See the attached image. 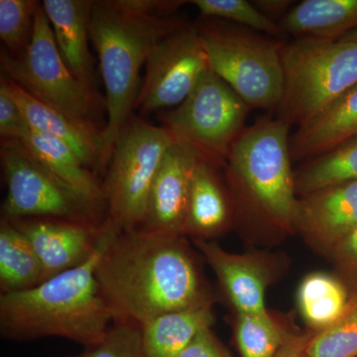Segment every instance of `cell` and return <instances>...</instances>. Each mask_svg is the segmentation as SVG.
<instances>
[{
	"mask_svg": "<svg viewBox=\"0 0 357 357\" xmlns=\"http://www.w3.org/2000/svg\"><path fill=\"white\" fill-rule=\"evenodd\" d=\"M183 236L135 229L112 239L96 279L115 321L141 328L167 312L211 304Z\"/></svg>",
	"mask_w": 357,
	"mask_h": 357,
	"instance_id": "obj_1",
	"label": "cell"
},
{
	"mask_svg": "<svg viewBox=\"0 0 357 357\" xmlns=\"http://www.w3.org/2000/svg\"><path fill=\"white\" fill-rule=\"evenodd\" d=\"M187 1L103 0L93 1L89 18L105 84L107 122L102 130L107 158L130 119L139 93L140 70L159 40L185 24L170 17Z\"/></svg>",
	"mask_w": 357,
	"mask_h": 357,
	"instance_id": "obj_2",
	"label": "cell"
},
{
	"mask_svg": "<svg viewBox=\"0 0 357 357\" xmlns=\"http://www.w3.org/2000/svg\"><path fill=\"white\" fill-rule=\"evenodd\" d=\"M121 229L109 218L100 246L88 260L22 292L0 295V335L7 340L61 337L91 347L115 319L103 298L96 267Z\"/></svg>",
	"mask_w": 357,
	"mask_h": 357,
	"instance_id": "obj_3",
	"label": "cell"
},
{
	"mask_svg": "<svg viewBox=\"0 0 357 357\" xmlns=\"http://www.w3.org/2000/svg\"><path fill=\"white\" fill-rule=\"evenodd\" d=\"M289 130L283 121L263 117L244 129L225 162L239 206L281 229L295 227L299 206Z\"/></svg>",
	"mask_w": 357,
	"mask_h": 357,
	"instance_id": "obj_4",
	"label": "cell"
},
{
	"mask_svg": "<svg viewBox=\"0 0 357 357\" xmlns=\"http://www.w3.org/2000/svg\"><path fill=\"white\" fill-rule=\"evenodd\" d=\"M283 91L276 119L305 126L357 84V43L296 38L282 48Z\"/></svg>",
	"mask_w": 357,
	"mask_h": 357,
	"instance_id": "obj_5",
	"label": "cell"
},
{
	"mask_svg": "<svg viewBox=\"0 0 357 357\" xmlns=\"http://www.w3.org/2000/svg\"><path fill=\"white\" fill-rule=\"evenodd\" d=\"M197 28L211 70L250 109H276L283 91L284 43L223 20L204 21Z\"/></svg>",
	"mask_w": 357,
	"mask_h": 357,
	"instance_id": "obj_6",
	"label": "cell"
},
{
	"mask_svg": "<svg viewBox=\"0 0 357 357\" xmlns=\"http://www.w3.org/2000/svg\"><path fill=\"white\" fill-rule=\"evenodd\" d=\"M174 141L164 126L135 116L122 129L102 182L107 218L121 230L142 225L150 189Z\"/></svg>",
	"mask_w": 357,
	"mask_h": 357,
	"instance_id": "obj_7",
	"label": "cell"
},
{
	"mask_svg": "<svg viewBox=\"0 0 357 357\" xmlns=\"http://www.w3.org/2000/svg\"><path fill=\"white\" fill-rule=\"evenodd\" d=\"M1 69L3 76L40 102L81 126L98 129L95 122L98 100L68 69L42 2L35 15L34 31L27 50L17 57L2 50Z\"/></svg>",
	"mask_w": 357,
	"mask_h": 357,
	"instance_id": "obj_8",
	"label": "cell"
},
{
	"mask_svg": "<svg viewBox=\"0 0 357 357\" xmlns=\"http://www.w3.org/2000/svg\"><path fill=\"white\" fill-rule=\"evenodd\" d=\"M249 110L248 103L211 70L184 102L163 115L162 126L218 167L225 165L245 129Z\"/></svg>",
	"mask_w": 357,
	"mask_h": 357,
	"instance_id": "obj_9",
	"label": "cell"
},
{
	"mask_svg": "<svg viewBox=\"0 0 357 357\" xmlns=\"http://www.w3.org/2000/svg\"><path fill=\"white\" fill-rule=\"evenodd\" d=\"M0 159L7 185L2 218H51L102 225L107 220L69 185L47 170L18 139H1Z\"/></svg>",
	"mask_w": 357,
	"mask_h": 357,
	"instance_id": "obj_10",
	"label": "cell"
},
{
	"mask_svg": "<svg viewBox=\"0 0 357 357\" xmlns=\"http://www.w3.org/2000/svg\"><path fill=\"white\" fill-rule=\"evenodd\" d=\"M145 69L134 109L147 114L184 102L211 70L197 26L184 24L159 40L149 52Z\"/></svg>",
	"mask_w": 357,
	"mask_h": 357,
	"instance_id": "obj_11",
	"label": "cell"
},
{
	"mask_svg": "<svg viewBox=\"0 0 357 357\" xmlns=\"http://www.w3.org/2000/svg\"><path fill=\"white\" fill-rule=\"evenodd\" d=\"M201 160L190 145L174 141L150 189L144 220L139 229L184 236L192 178Z\"/></svg>",
	"mask_w": 357,
	"mask_h": 357,
	"instance_id": "obj_12",
	"label": "cell"
},
{
	"mask_svg": "<svg viewBox=\"0 0 357 357\" xmlns=\"http://www.w3.org/2000/svg\"><path fill=\"white\" fill-rule=\"evenodd\" d=\"M10 222L38 256L45 280L88 261L100 246L105 227V222L95 225L51 218Z\"/></svg>",
	"mask_w": 357,
	"mask_h": 357,
	"instance_id": "obj_13",
	"label": "cell"
},
{
	"mask_svg": "<svg viewBox=\"0 0 357 357\" xmlns=\"http://www.w3.org/2000/svg\"><path fill=\"white\" fill-rule=\"evenodd\" d=\"M0 86L18 103L30 128L63 141L93 172H107L109 160L105 152L102 130L86 128L47 107L3 75Z\"/></svg>",
	"mask_w": 357,
	"mask_h": 357,
	"instance_id": "obj_14",
	"label": "cell"
},
{
	"mask_svg": "<svg viewBox=\"0 0 357 357\" xmlns=\"http://www.w3.org/2000/svg\"><path fill=\"white\" fill-rule=\"evenodd\" d=\"M295 227L317 243L333 248L357 227V181L304 196Z\"/></svg>",
	"mask_w": 357,
	"mask_h": 357,
	"instance_id": "obj_15",
	"label": "cell"
},
{
	"mask_svg": "<svg viewBox=\"0 0 357 357\" xmlns=\"http://www.w3.org/2000/svg\"><path fill=\"white\" fill-rule=\"evenodd\" d=\"M93 4V1L86 0L42 1L65 64L77 82L96 96L93 59L89 48V18Z\"/></svg>",
	"mask_w": 357,
	"mask_h": 357,
	"instance_id": "obj_16",
	"label": "cell"
},
{
	"mask_svg": "<svg viewBox=\"0 0 357 357\" xmlns=\"http://www.w3.org/2000/svg\"><path fill=\"white\" fill-rule=\"evenodd\" d=\"M206 261L238 314H262L266 281L256 263L243 256L227 252L215 243L195 239Z\"/></svg>",
	"mask_w": 357,
	"mask_h": 357,
	"instance_id": "obj_17",
	"label": "cell"
},
{
	"mask_svg": "<svg viewBox=\"0 0 357 357\" xmlns=\"http://www.w3.org/2000/svg\"><path fill=\"white\" fill-rule=\"evenodd\" d=\"M357 136V84L290 137L292 160H311Z\"/></svg>",
	"mask_w": 357,
	"mask_h": 357,
	"instance_id": "obj_18",
	"label": "cell"
},
{
	"mask_svg": "<svg viewBox=\"0 0 357 357\" xmlns=\"http://www.w3.org/2000/svg\"><path fill=\"white\" fill-rule=\"evenodd\" d=\"M20 141L47 170L89 204L107 213L102 182L66 143L31 128Z\"/></svg>",
	"mask_w": 357,
	"mask_h": 357,
	"instance_id": "obj_19",
	"label": "cell"
},
{
	"mask_svg": "<svg viewBox=\"0 0 357 357\" xmlns=\"http://www.w3.org/2000/svg\"><path fill=\"white\" fill-rule=\"evenodd\" d=\"M279 25L296 38L338 41L357 30V0H304L295 4Z\"/></svg>",
	"mask_w": 357,
	"mask_h": 357,
	"instance_id": "obj_20",
	"label": "cell"
},
{
	"mask_svg": "<svg viewBox=\"0 0 357 357\" xmlns=\"http://www.w3.org/2000/svg\"><path fill=\"white\" fill-rule=\"evenodd\" d=\"M213 321L211 304L157 317L140 328L145 357H178Z\"/></svg>",
	"mask_w": 357,
	"mask_h": 357,
	"instance_id": "obj_21",
	"label": "cell"
},
{
	"mask_svg": "<svg viewBox=\"0 0 357 357\" xmlns=\"http://www.w3.org/2000/svg\"><path fill=\"white\" fill-rule=\"evenodd\" d=\"M215 168L202 159L192 178L184 236L191 234L196 239L215 236L222 231L229 222L230 206Z\"/></svg>",
	"mask_w": 357,
	"mask_h": 357,
	"instance_id": "obj_22",
	"label": "cell"
},
{
	"mask_svg": "<svg viewBox=\"0 0 357 357\" xmlns=\"http://www.w3.org/2000/svg\"><path fill=\"white\" fill-rule=\"evenodd\" d=\"M45 281L43 267L31 244L10 220H0V291L22 292Z\"/></svg>",
	"mask_w": 357,
	"mask_h": 357,
	"instance_id": "obj_23",
	"label": "cell"
},
{
	"mask_svg": "<svg viewBox=\"0 0 357 357\" xmlns=\"http://www.w3.org/2000/svg\"><path fill=\"white\" fill-rule=\"evenodd\" d=\"M298 304L307 325L319 332L342 319L351 301L347 289L335 277L312 273L301 283Z\"/></svg>",
	"mask_w": 357,
	"mask_h": 357,
	"instance_id": "obj_24",
	"label": "cell"
},
{
	"mask_svg": "<svg viewBox=\"0 0 357 357\" xmlns=\"http://www.w3.org/2000/svg\"><path fill=\"white\" fill-rule=\"evenodd\" d=\"M357 181V136L310 160L295 172L296 190L302 196Z\"/></svg>",
	"mask_w": 357,
	"mask_h": 357,
	"instance_id": "obj_25",
	"label": "cell"
},
{
	"mask_svg": "<svg viewBox=\"0 0 357 357\" xmlns=\"http://www.w3.org/2000/svg\"><path fill=\"white\" fill-rule=\"evenodd\" d=\"M289 335L267 312L237 316L236 340L241 357H274Z\"/></svg>",
	"mask_w": 357,
	"mask_h": 357,
	"instance_id": "obj_26",
	"label": "cell"
},
{
	"mask_svg": "<svg viewBox=\"0 0 357 357\" xmlns=\"http://www.w3.org/2000/svg\"><path fill=\"white\" fill-rule=\"evenodd\" d=\"M40 4L35 0H0V38L9 55L17 57L27 50Z\"/></svg>",
	"mask_w": 357,
	"mask_h": 357,
	"instance_id": "obj_27",
	"label": "cell"
},
{
	"mask_svg": "<svg viewBox=\"0 0 357 357\" xmlns=\"http://www.w3.org/2000/svg\"><path fill=\"white\" fill-rule=\"evenodd\" d=\"M199 9L203 17L234 22L252 31L273 37L286 35L279 23L260 13L251 1L246 0H194L190 2Z\"/></svg>",
	"mask_w": 357,
	"mask_h": 357,
	"instance_id": "obj_28",
	"label": "cell"
},
{
	"mask_svg": "<svg viewBox=\"0 0 357 357\" xmlns=\"http://www.w3.org/2000/svg\"><path fill=\"white\" fill-rule=\"evenodd\" d=\"M311 357H357V299L337 323L312 335L307 344Z\"/></svg>",
	"mask_w": 357,
	"mask_h": 357,
	"instance_id": "obj_29",
	"label": "cell"
},
{
	"mask_svg": "<svg viewBox=\"0 0 357 357\" xmlns=\"http://www.w3.org/2000/svg\"><path fill=\"white\" fill-rule=\"evenodd\" d=\"M70 357H145L140 326L114 321L100 342Z\"/></svg>",
	"mask_w": 357,
	"mask_h": 357,
	"instance_id": "obj_30",
	"label": "cell"
},
{
	"mask_svg": "<svg viewBox=\"0 0 357 357\" xmlns=\"http://www.w3.org/2000/svg\"><path fill=\"white\" fill-rule=\"evenodd\" d=\"M20 105L3 86H0V135L1 139H18L29 130Z\"/></svg>",
	"mask_w": 357,
	"mask_h": 357,
	"instance_id": "obj_31",
	"label": "cell"
},
{
	"mask_svg": "<svg viewBox=\"0 0 357 357\" xmlns=\"http://www.w3.org/2000/svg\"><path fill=\"white\" fill-rule=\"evenodd\" d=\"M178 357H229V354L211 333V328H208L199 333Z\"/></svg>",
	"mask_w": 357,
	"mask_h": 357,
	"instance_id": "obj_32",
	"label": "cell"
},
{
	"mask_svg": "<svg viewBox=\"0 0 357 357\" xmlns=\"http://www.w3.org/2000/svg\"><path fill=\"white\" fill-rule=\"evenodd\" d=\"M333 248L340 266L347 273L357 277V227L342 237Z\"/></svg>",
	"mask_w": 357,
	"mask_h": 357,
	"instance_id": "obj_33",
	"label": "cell"
},
{
	"mask_svg": "<svg viewBox=\"0 0 357 357\" xmlns=\"http://www.w3.org/2000/svg\"><path fill=\"white\" fill-rule=\"evenodd\" d=\"M310 335H290L274 357H311L307 351Z\"/></svg>",
	"mask_w": 357,
	"mask_h": 357,
	"instance_id": "obj_34",
	"label": "cell"
},
{
	"mask_svg": "<svg viewBox=\"0 0 357 357\" xmlns=\"http://www.w3.org/2000/svg\"><path fill=\"white\" fill-rule=\"evenodd\" d=\"M251 2L260 13L271 20L277 17L282 20L294 6L292 0H255Z\"/></svg>",
	"mask_w": 357,
	"mask_h": 357,
	"instance_id": "obj_35",
	"label": "cell"
},
{
	"mask_svg": "<svg viewBox=\"0 0 357 357\" xmlns=\"http://www.w3.org/2000/svg\"><path fill=\"white\" fill-rule=\"evenodd\" d=\"M338 41L356 42V43H357V30L349 33V34L345 35V36L338 40Z\"/></svg>",
	"mask_w": 357,
	"mask_h": 357,
	"instance_id": "obj_36",
	"label": "cell"
},
{
	"mask_svg": "<svg viewBox=\"0 0 357 357\" xmlns=\"http://www.w3.org/2000/svg\"><path fill=\"white\" fill-rule=\"evenodd\" d=\"M356 299H357V296H356Z\"/></svg>",
	"mask_w": 357,
	"mask_h": 357,
	"instance_id": "obj_37",
	"label": "cell"
}]
</instances>
